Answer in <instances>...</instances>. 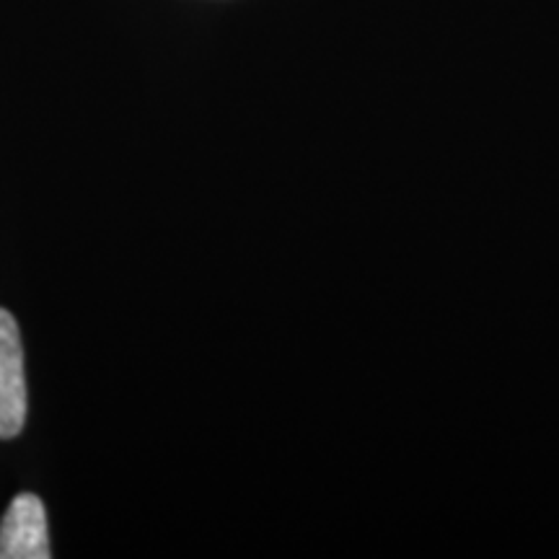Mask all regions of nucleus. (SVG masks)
Wrapping results in <instances>:
<instances>
[{
  "mask_svg": "<svg viewBox=\"0 0 559 559\" xmlns=\"http://www.w3.org/2000/svg\"><path fill=\"white\" fill-rule=\"evenodd\" d=\"M26 423L24 349L19 324L0 309V440L16 438Z\"/></svg>",
  "mask_w": 559,
  "mask_h": 559,
  "instance_id": "1",
  "label": "nucleus"
},
{
  "mask_svg": "<svg viewBox=\"0 0 559 559\" xmlns=\"http://www.w3.org/2000/svg\"><path fill=\"white\" fill-rule=\"evenodd\" d=\"M47 513L37 495L24 492L5 510L0 523V559H50Z\"/></svg>",
  "mask_w": 559,
  "mask_h": 559,
  "instance_id": "2",
  "label": "nucleus"
}]
</instances>
